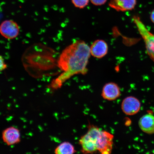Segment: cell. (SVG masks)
Returning a JSON list of instances; mask_svg holds the SVG:
<instances>
[{
    "instance_id": "6da1fadb",
    "label": "cell",
    "mask_w": 154,
    "mask_h": 154,
    "mask_svg": "<svg viewBox=\"0 0 154 154\" xmlns=\"http://www.w3.org/2000/svg\"><path fill=\"white\" fill-rule=\"evenodd\" d=\"M91 55L90 47L82 40H76L63 49L57 61L58 66L62 73L51 82L52 89L60 88L75 75L86 74Z\"/></svg>"
},
{
    "instance_id": "7a4b0ae2",
    "label": "cell",
    "mask_w": 154,
    "mask_h": 154,
    "mask_svg": "<svg viewBox=\"0 0 154 154\" xmlns=\"http://www.w3.org/2000/svg\"><path fill=\"white\" fill-rule=\"evenodd\" d=\"M101 131L97 126L89 127L88 132L81 137L79 142L82 153H93L97 152V141Z\"/></svg>"
},
{
    "instance_id": "3957f363",
    "label": "cell",
    "mask_w": 154,
    "mask_h": 154,
    "mask_svg": "<svg viewBox=\"0 0 154 154\" xmlns=\"http://www.w3.org/2000/svg\"><path fill=\"white\" fill-rule=\"evenodd\" d=\"M133 21L144 40L146 53L154 62V34L148 29L139 17L134 16Z\"/></svg>"
},
{
    "instance_id": "277c9868",
    "label": "cell",
    "mask_w": 154,
    "mask_h": 154,
    "mask_svg": "<svg viewBox=\"0 0 154 154\" xmlns=\"http://www.w3.org/2000/svg\"><path fill=\"white\" fill-rule=\"evenodd\" d=\"M113 135L108 132L102 131L97 141V152L102 154L111 153L113 149Z\"/></svg>"
},
{
    "instance_id": "5b68a950",
    "label": "cell",
    "mask_w": 154,
    "mask_h": 154,
    "mask_svg": "<svg viewBox=\"0 0 154 154\" xmlns=\"http://www.w3.org/2000/svg\"><path fill=\"white\" fill-rule=\"evenodd\" d=\"M20 28L18 24L14 20H7L2 22L0 32L3 37L8 39H13L19 35Z\"/></svg>"
},
{
    "instance_id": "8992f818",
    "label": "cell",
    "mask_w": 154,
    "mask_h": 154,
    "mask_svg": "<svg viewBox=\"0 0 154 154\" xmlns=\"http://www.w3.org/2000/svg\"><path fill=\"white\" fill-rule=\"evenodd\" d=\"M141 107L139 100L134 96H128L125 98L121 104V109L125 114L132 116L139 112Z\"/></svg>"
},
{
    "instance_id": "52a82bcc",
    "label": "cell",
    "mask_w": 154,
    "mask_h": 154,
    "mask_svg": "<svg viewBox=\"0 0 154 154\" xmlns=\"http://www.w3.org/2000/svg\"><path fill=\"white\" fill-rule=\"evenodd\" d=\"M101 95L104 99L107 100H115L120 97V88L115 83H107L103 87Z\"/></svg>"
},
{
    "instance_id": "ba28073f",
    "label": "cell",
    "mask_w": 154,
    "mask_h": 154,
    "mask_svg": "<svg viewBox=\"0 0 154 154\" xmlns=\"http://www.w3.org/2000/svg\"><path fill=\"white\" fill-rule=\"evenodd\" d=\"M2 138L3 141L7 145H14L20 141V131L15 127H9L3 131Z\"/></svg>"
},
{
    "instance_id": "9c48e42d",
    "label": "cell",
    "mask_w": 154,
    "mask_h": 154,
    "mask_svg": "<svg viewBox=\"0 0 154 154\" xmlns=\"http://www.w3.org/2000/svg\"><path fill=\"white\" fill-rule=\"evenodd\" d=\"M108 45L104 40L98 39L95 40L90 47L91 54L97 59L105 57L108 52Z\"/></svg>"
},
{
    "instance_id": "30bf717a",
    "label": "cell",
    "mask_w": 154,
    "mask_h": 154,
    "mask_svg": "<svg viewBox=\"0 0 154 154\" xmlns=\"http://www.w3.org/2000/svg\"><path fill=\"white\" fill-rule=\"evenodd\" d=\"M137 3V0H110L109 5L117 11L124 12L134 9Z\"/></svg>"
},
{
    "instance_id": "8fae6325",
    "label": "cell",
    "mask_w": 154,
    "mask_h": 154,
    "mask_svg": "<svg viewBox=\"0 0 154 154\" xmlns=\"http://www.w3.org/2000/svg\"><path fill=\"white\" fill-rule=\"evenodd\" d=\"M138 125L140 129L148 134H154V116L151 114H146L140 117Z\"/></svg>"
},
{
    "instance_id": "7c38bea8",
    "label": "cell",
    "mask_w": 154,
    "mask_h": 154,
    "mask_svg": "<svg viewBox=\"0 0 154 154\" xmlns=\"http://www.w3.org/2000/svg\"><path fill=\"white\" fill-rule=\"evenodd\" d=\"M76 151L72 144L68 142H64L60 144L56 148L54 153L56 154H72Z\"/></svg>"
},
{
    "instance_id": "4fadbf2b",
    "label": "cell",
    "mask_w": 154,
    "mask_h": 154,
    "mask_svg": "<svg viewBox=\"0 0 154 154\" xmlns=\"http://www.w3.org/2000/svg\"><path fill=\"white\" fill-rule=\"evenodd\" d=\"M75 7L79 9H83L88 6L90 0H71Z\"/></svg>"
},
{
    "instance_id": "5bb4252c",
    "label": "cell",
    "mask_w": 154,
    "mask_h": 154,
    "mask_svg": "<svg viewBox=\"0 0 154 154\" xmlns=\"http://www.w3.org/2000/svg\"><path fill=\"white\" fill-rule=\"evenodd\" d=\"M107 0H90V2L95 6H99L103 5L106 3Z\"/></svg>"
},
{
    "instance_id": "9a60e30c",
    "label": "cell",
    "mask_w": 154,
    "mask_h": 154,
    "mask_svg": "<svg viewBox=\"0 0 154 154\" xmlns=\"http://www.w3.org/2000/svg\"><path fill=\"white\" fill-rule=\"evenodd\" d=\"M0 62H1V67H0V71L1 72L7 68V65L5 62L3 57L1 56L0 57Z\"/></svg>"
},
{
    "instance_id": "2e32d148",
    "label": "cell",
    "mask_w": 154,
    "mask_h": 154,
    "mask_svg": "<svg viewBox=\"0 0 154 154\" xmlns=\"http://www.w3.org/2000/svg\"><path fill=\"white\" fill-rule=\"evenodd\" d=\"M150 19L152 23L154 24V9L152 11L150 14Z\"/></svg>"
}]
</instances>
